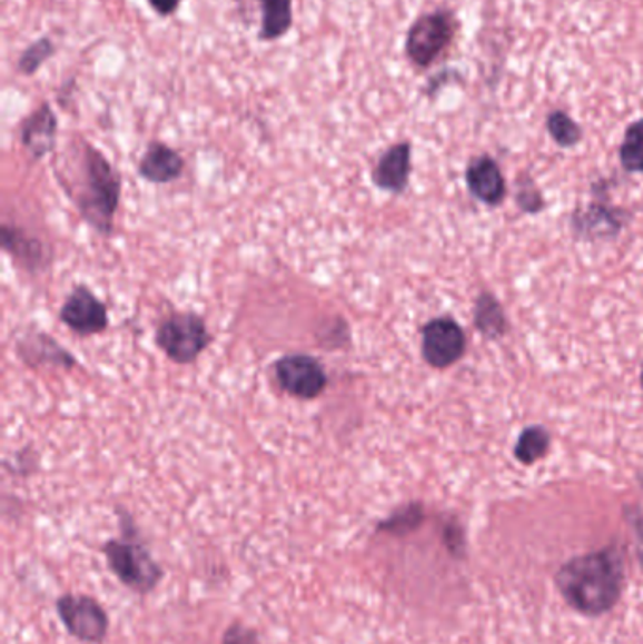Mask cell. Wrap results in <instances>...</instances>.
Returning <instances> with one entry per match:
<instances>
[{
  "mask_svg": "<svg viewBox=\"0 0 643 644\" xmlns=\"http://www.w3.org/2000/svg\"><path fill=\"white\" fill-rule=\"evenodd\" d=\"M466 178H468L472 192H474L477 198H482L483 202H501L502 197H504V190H506V185H504V178H502L501 170H498L495 160L483 157V159H477L476 162H472Z\"/></svg>",
  "mask_w": 643,
  "mask_h": 644,
  "instance_id": "4fadbf2b",
  "label": "cell"
},
{
  "mask_svg": "<svg viewBox=\"0 0 643 644\" xmlns=\"http://www.w3.org/2000/svg\"><path fill=\"white\" fill-rule=\"evenodd\" d=\"M477 326L485 334H501L504 330V317H502L501 307L491 296H483L477 304Z\"/></svg>",
  "mask_w": 643,
  "mask_h": 644,
  "instance_id": "ffe728a7",
  "label": "cell"
},
{
  "mask_svg": "<svg viewBox=\"0 0 643 644\" xmlns=\"http://www.w3.org/2000/svg\"><path fill=\"white\" fill-rule=\"evenodd\" d=\"M119 179L110 162L95 148L86 149V187L80 195V208L95 227L106 232L112 227L118 208Z\"/></svg>",
  "mask_w": 643,
  "mask_h": 644,
  "instance_id": "3957f363",
  "label": "cell"
},
{
  "mask_svg": "<svg viewBox=\"0 0 643 644\" xmlns=\"http://www.w3.org/2000/svg\"><path fill=\"white\" fill-rule=\"evenodd\" d=\"M121 526L123 537L110 539L102 546L106 564L125 588L135 594H151L165 578V571L155 562L146 545L137 539V529L132 528L125 513Z\"/></svg>",
  "mask_w": 643,
  "mask_h": 644,
  "instance_id": "7a4b0ae2",
  "label": "cell"
},
{
  "mask_svg": "<svg viewBox=\"0 0 643 644\" xmlns=\"http://www.w3.org/2000/svg\"><path fill=\"white\" fill-rule=\"evenodd\" d=\"M184 160L165 143H151L140 160V174L154 184H168L180 178Z\"/></svg>",
  "mask_w": 643,
  "mask_h": 644,
  "instance_id": "7c38bea8",
  "label": "cell"
},
{
  "mask_svg": "<svg viewBox=\"0 0 643 644\" xmlns=\"http://www.w3.org/2000/svg\"><path fill=\"white\" fill-rule=\"evenodd\" d=\"M621 162L631 172H643V121H636L626 129L621 146Z\"/></svg>",
  "mask_w": 643,
  "mask_h": 644,
  "instance_id": "9a60e30c",
  "label": "cell"
},
{
  "mask_svg": "<svg viewBox=\"0 0 643 644\" xmlns=\"http://www.w3.org/2000/svg\"><path fill=\"white\" fill-rule=\"evenodd\" d=\"M421 522H423V509L419 505H408L393 513L387 521L379 522L378 532L379 534L406 535L419 528Z\"/></svg>",
  "mask_w": 643,
  "mask_h": 644,
  "instance_id": "2e32d148",
  "label": "cell"
},
{
  "mask_svg": "<svg viewBox=\"0 0 643 644\" xmlns=\"http://www.w3.org/2000/svg\"><path fill=\"white\" fill-rule=\"evenodd\" d=\"M547 129H550L553 140L564 148L575 146L577 141L582 140V130L574 123V119H570L564 111H553L547 117Z\"/></svg>",
  "mask_w": 643,
  "mask_h": 644,
  "instance_id": "d6986e66",
  "label": "cell"
},
{
  "mask_svg": "<svg viewBox=\"0 0 643 644\" xmlns=\"http://www.w3.org/2000/svg\"><path fill=\"white\" fill-rule=\"evenodd\" d=\"M235 2H240V0H235Z\"/></svg>",
  "mask_w": 643,
  "mask_h": 644,
  "instance_id": "603a6c76",
  "label": "cell"
},
{
  "mask_svg": "<svg viewBox=\"0 0 643 644\" xmlns=\"http://www.w3.org/2000/svg\"><path fill=\"white\" fill-rule=\"evenodd\" d=\"M221 644H260V635L254 627L246 626L241 622H235L225 630Z\"/></svg>",
  "mask_w": 643,
  "mask_h": 644,
  "instance_id": "44dd1931",
  "label": "cell"
},
{
  "mask_svg": "<svg viewBox=\"0 0 643 644\" xmlns=\"http://www.w3.org/2000/svg\"><path fill=\"white\" fill-rule=\"evenodd\" d=\"M53 53H56V46H53L50 38H40L37 42L31 43V46L21 53V57H19V72L23 76L34 75L38 68L42 67L43 62L53 57Z\"/></svg>",
  "mask_w": 643,
  "mask_h": 644,
  "instance_id": "ac0fdd59",
  "label": "cell"
},
{
  "mask_svg": "<svg viewBox=\"0 0 643 644\" xmlns=\"http://www.w3.org/2000/svg\"><path fill=\"white\" fill-rule=\"evenodd\" d=\"M157 344L174 363L189 364L210 344V334L197 315H174L157 331Z\"/></svg>",
  "mask_w": 643,
  "mask_h": 644,
  "instance_id": "8992f818",
  "label": "cell"
},
{
  "mask_svg": "<svg viewBox=\"0 0 643 644\" xmlns=\"http://www.w3.org/2000/svg\"><path fill=\"white\" fill-rule=\"evenodd\" d=\"M455 31H457V21L452 12L438 10V12L425 13L419 19H415L414 26L409 27L408 37H406V56L415 67H431L452 43Z\"/></svg>",
  "mask_w": 643,
  "mask_h": 644,
  "instance_id": "277c9868",
  "label": "cell"
},
{
  "mask_svg": "<svg viewBox=\"0 0 643 644\" xmlns=\"http://www.w3.org/2000/svg\"><path fill=\"white\" fill-rule=\"evenodd\" d=\"M61 319L70 330L80 336L99 334L108 326L106 307L87 289H76L65 301L61 309Z\"/></svg>",
  "mask_w": 643,
  "mask_h": 644,
  "instance_id": "9c48e42d",
  "label": "cell"
},
{
  "mask_svg": "<svg viewBox=\"0 0 643 644\" xmlns=\"http://www.w3.org/2000/svg\"><path fill=\"white\" fill-rule=\"evenodd\" d=\"M623 562L615 548L570 559L555 577L557 588L570 607L587 616L607 613L621 597Z\"/></svg>",
  "mask_w": 643,
  "mask_h": 644,
  "instance_id": "6da1fadb",
  "label": "cell"
},
{
  "mask_svg": "<svg viewBox=\"0 0 643 644\" xmlns=\"http://www.w3.org/2000/svg\"><path fill=\"white\" fill-rule=\"evenodd\" d=\"M409 157H412L409 143L393 146L376 166V172H374L376 185L385 190L400 192L408 184Z\"/></svg>",
  "mask_w": 643,
  "mask_h": 644,
  "instance_id": "8fae6325",
  "label": "cell"
},
{
  "mask_svg": "<svg viewBox=\"0 0 643 644\" xmlns=\"http://www.w3.org/2000/svg\"><path fill=\"white\" fill-rule=\"evenodd\" d=\"M57 616L65 630L80 643L102 644L108 637L110 618L91 595L65 594L56 602Z\"/></svg>",
  "mask_w": 643,
  "mask_h": 644,
  "instance_id": "5b68a950",
  "label": "cell"
},
{
  "mask_svg": "<svg viewBox=\"0 0 643 644\" xmlns=\"http://www.w3.org/2000/svg\"><path fill=\"white\" fill-rule=\"evenodd\" d=\"M57 117L50 105H42L31 117H27L21 130V140L34 159L51 151L56 143Z\"/></svg>",
  "mask_w": 643,
  "mask_h": 644,
  "instance_id": "30bf717a",
  "label": "cell"
},
{
  "mask_svg": "<svg viewBox=\"0 0 643 644\" xmlns=\"http://www.w3.org/2000/svg\"><path fill=\"white\" fill-rule=\"evenodd\" d=\"M550 447V436L547 432L542 428L526 429L525 434L521 436L515 455L523 464H532L545 455V450Z\"/></svg>",
  "mask_w": 643,
  "mask_h": 644,
  "instance_id": "e0dca14e",
  "label": "cell"
},
{
  "mask_svg": "<svg viewBox=\"0 0 643 644\" xmlns=\"http://www.w3.org/2000/svg\"><path fill=\"white\" fill-rule=\"evenodd\" d=\"M263 10L260 40L273 42L285 37L293 27V0H259Z\"/></svg>",
  "mask_w": 643,
  "mask_h": 644,
  "instance_id": "5bb4252c",
  "label": "cell"
},
{
  "mask_svg": "<svg viewBox=\"0 0 643 644\" xmlns=\"http://www.w3.org/2000/svg\"><path fill=\"white\" fill-rule=\"evenodd\" d=\"M464 353V334L452 319H436L423 330V355L434 368H447Z\"/></svg>",
  "mask_w": 643,
  "mask_h": 644,
  "instance_id": "ba28073f",
  "label": "cell"
},
{
  "mask_svg": "<svg viewBox=\"0 0 643 644\" xmlns=\"http://www.w3.org/2000/svg\"><path fill=\"white\" fill-rule=\"evenodd\" d=\"M279 385L297 398H317L327 387V374L311 356H285L276 366Z\"/></svg>",
  "mask_w": 643,
  "mask_h": 644,
  "instance_id": "52a82bcc",
  "label": "cell"
},
{
  "mask_svg": "<svg viewBox=\"0 0 643 644\" xmlns=\"http://www.w3.org/2000/svg\"><path fill=\"white\" fill-rule=\"evenodd\" d=\"M149 7L154 8L155 12L167 18V16H172L178 8H180L181 0H148Z\"/></svg>",
  "mask_w": 643,
  "mask_h": 644,
  "instance_id": "7402d4cb",
  "label": "cell"
}]
</instances>
